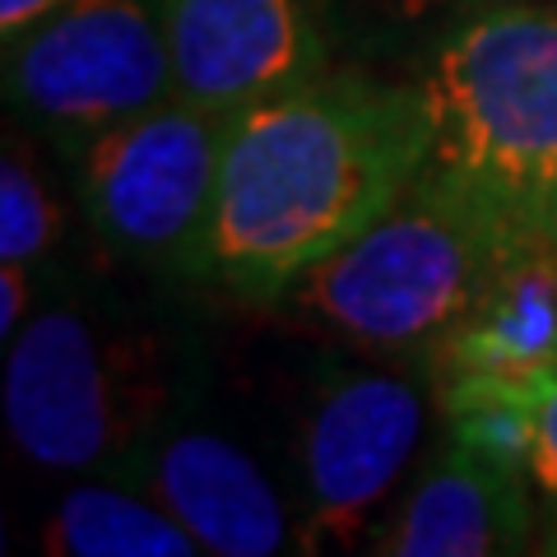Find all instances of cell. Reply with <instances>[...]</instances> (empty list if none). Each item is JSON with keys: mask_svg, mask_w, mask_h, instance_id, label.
I'll use <instances>...</instances> for the list:
<instances>
[{"mask_svg": "<svg viewBox=\"0 0 557 557\" xmlns=\"http://www.w3.org/2000/svg\"><path fill=\"white\" fill-rule=\"evenodd\" d=\"M423 89L311 79L237 112L223 145L209 265L247 302H278L423 177Z\"/></svg>", "mask_w": 557, "mask_h": 557, "instance_id": "cell-1", "label": "cell"}, {"mask_svg": "<svg viewBox=\"0 0 557 557\" xmlns=\"http://www.w3.org/2000/svg\"><path fill=\"white\" fill-rule=\"evenodd\" d=\"M511 209L423 168L368 233L311 265L278 307L284 321L362 354L432 348L460 325L520 237Z\"/></svg>", "mask_w": 557, "mask_h": 557, "instance_id": "cell-2", "label": "cell"}, {"mask_svg": "<svg viewBox=\"0 0 557 557\" xmlns=\"http://www.w3.org/2000/svg\"><path fill=\"white\" fill-rule=\"evenodd\" d=\"M418 89L428 168L557 233V14L511 5L456 28Z\"/></svg>", "mask_w": 557, "mask_h": 557, "instance_id": "cell-3", "label": "cell"}, {"mask_svg": "<svg viewBox=\"0 0 557 557\" xmlns=\"http://www.w3.org/2000/svg\"><path fill=\"white\" fill-rule=\"evenodd\" d=\"M5 348V428L33 465L116 474L168 423L172 362L149 330H121L79 307H47Z\"/></svg>", "mask_w": 557, "mask_h": 557, "instance_id": "cell-4", "label": "cell"}, {"mask_svg": "<svg viewBox=\"0 0 557 557\" xmlns=\"http://www.w3.org/2000/svg\"><path fill=\"white\" fill-rule=\"evenodd\" d=\"M228 121L196 102L163 98L94 135L75 153L79 205L94 233L131 260L205 274Z\"/></svg>", "mask_w": 557, "mask_h": 557, "instance_id": "cell-5", "label": "cell"}, {"mask_svg": "<svg viewBox=\"0 0 557 557\" xmlns=\"http://www.w3.org/2000/svg\"><path fill=\"white\" fill-rule=\"evenodd\" d=\"M5 98L79 153L116 121L172 98L159 10L145 0H61L47 20L5 42Z\"/></svg>", "mask_w": 557, "mask_h": 557, "instance_id": "cell-6", "label": "cell"}, {"mask_svg": "<svg viewBox=\"0 0 557 557\" xmlns=\"http://www.w3.org/2000/svg\"><path fill=\"white\" fill-rule=\"evenodd\" d=\"M428 423L418 381L399 372L344 368L321 381L302 418V553L354 548L409 469Z\"/></svg>", "mask_w": 557, "mask_h": 557, "instance_id": "cell-7", "label": "cell"}, {"mask_svg": "<svg viewBox=\"0 0 557 557\" xmlns=\"http://www.w3.org/2000/svg\"><path fill=\"white\" fill-rule=\"evenodd\" d=\"M172 98L237 116L321 75L307 0H159Z\"/></svg>", "mask_w": 557, "mask_h": 557, "instance_id": "cell-8", "label": "cell"}, {"mask_svg": "<svg viewBox=\"0 0 557 557\" xmlns=\"http://www.w3.org/2000/svg\"><path fill=\"white\" fill-rule=\"evenodd\" d=\"M116 474L172 511L214 557H270L288 553L293 525L270 474L251 450L214 428H159L139 442Z\"/></svg>", "mask_w": 557, "mask_h": 557, "instance_id": "cell-9", "label": "cell"}, {"mask_svg": "<svg viewBox=\"0 0 557 557\" xmlns=\"http://www.w3.org/2000/svg\"><path fill=\"white\" fill-rule=\"evenodd\" d=\"M442 381L539 391L557 376V233H530L493 274L474 311L432 344Z\"/></svg>", "mask_w": 557, "mask_h": 557, "instance_id": "cell-10", "label": "cell"}, {"mask_svg": "<svg viewBox=\"0 0 557 557\" xmlns=\"http://www.w3.org/2000/svg\"><path fill=\"white\" fill-rule=\"evenodd\" d=\"M530 474L487 465L450 446L413 483L405 507L381 530L376 553L395 557H493L520 553L534 534Z\"/></svg>", "mask_w": 557, "mask_h": 557, "instance_id": "cell-11", "label": "cell"}, {"mask_svg": "<svg viewBox=\"0 0 557 557\" xmlns=\"http://www.w3.org/2000/svg\"><path fill=\"white\" fill-rule=\"evenodd\" d=\"M42 553L57 557H190L200 544L172 511L139 487L79 483L47 511Z\"/></svg>", "mask_w": 557, "mask_h": 557, "instance_id": "cell-12", "label": "cell"}, {"mask_svg": "<svg viewBox=\"0 0 557 557\" xmlns=\"http://www.w3.org/2000/svg\"><path fill=\"white\" fill-rule=\"evenodd\" d=\"M61 233V209L51 200L47 182L24 149H5L0 163V260L14 265H33L51 251V242Z\"/></svg>", "mask_w": 557, "mask_h": 557, "instance_id": "cell-13", "label": "cell"}, {"mask_svg": "<svg viewBox=\"0 0 557 557\" xmlns=\"http://www.w3.org/2000/svg\"><path fill=\"white\" fill-rule=\"evenodd\" d=\"M530 479L539 497L557 511V376L544 381L534 399V456H530Z\"/></svg>", "mask_w": 557, "mask_h": 557, "instance_id": "cell-14", "label": "cell"}, {"mask_svg": "<svg viewBox=\"0 0 557 557\" xmlns=\"http://www.w3.org/2000/svg\"><path fill=\"white\" fill-rule=\"evenodd\" d=\"M28 298H33L28 265L5 260V265H0V335H5V344L20 335V325L28 321Z\"/></svg>", "mask_w": 557, "mask_h": 557, "instance_id": "cell-15", "label": "cell"}, {"mask_svg": "<svg viewBox=\"0 0 557 557\" xmlns=\"http://www.w3.org/2000/svg\"><path fill=\"white\" fill-rule=\"evenodd\" d=\"M57 5L61 0H0V33H5V42H14L38 20H47Z\"/></svg>", "mask_w": 557, "mask_h": 557, "instance_id": "cell-16", "label": "cell"}, {"mask_svg": "<svg viewBox=\"0 0 557 557\" xmlns=\"http://www.w3.org/2000/svg\"><path fill=\"white\" fill-rule=\"evenodd\" d=\"M362 5H372L381 14H395V20H428V14L442 10L446 0H362Z\"/></svg>", "mask_w": 557, "mask_h": 557, "instance_id": "cell-17", "label": "cell"}]
</instances>
